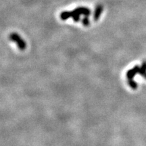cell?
Returning a JSON list of instances; mask_svg holds the SVG:
<instances>
[{
	"label": "cell",
	"mask_w": 146,
	"mask_h": 146,
	"mask_svg": "<svg viewBox=\"0 0 146 146\" xmlns=\"http://www.w3.org/2000/svg\"><path fill=\"white\" fill-rule=\"evenodd\" d=\"M82 23H83L84 26H89V24H90V21H89L88 17L85 16V18H83V20H82Z\"/></svg>",
	"instance_id": "8"
},
{
	"label": "cell",
	"mask_w": 146,
	"mask_h": 146,
	"mask_svg": "<svg viewBox=\"0 0 146 146\" xmlns=\"http://www.w3.org/2000/svg\"><path fill=\"white\" fill-rule=\"evenodd\" d=\"M146 73V61H144L141 66L139 67V74H141V76H143Z\"/></svg>",
	"instance_id": "7"
},
{
	"label": "cell",
	"mask_w": 146,
	"mask_h": 146,
	"mask_svg": "<svg viewBox=\"0 0 146 146\" xmlns=\"http://www.w3.org/2000/svg\"><path fill=\"white\" fill-rule=\"evenodd\" d=\"M72 18L73 21H74V22L77 23V22L80 20V15H78V14H76L75 12H74V16H73Z\"/></svg>",
	"instance_id": "9"
},
{
	"label": "cell",
	"mask_w": 146,
	"mask_h": 146,
	"mask_svg": "<svg viewBox=\"0 0 146 146\" xmlns=\"http://www.w3.org/2000/svg\"><path fill=\"white\" fill-rule=\"evenodd\" d=\"M74 12L78 15H84L86 17H89V16L91 14V10L89 8H83V7H80V8L74 9Z\"/></svg>",
	"instance_id": "3"
},
{
	"label": "cell",
	"mask_w": 146,
	"mask_h": 146,
	"mask_svg": "<svg viewBox=\"0 0 146 146\" xmlns=\"http://www.w3.org/2000/svg\"><path fill=\"white\" fill-rule=\"evenodd\" d=\"M74 15V11L70 12V11H64L60 14V18L62 21H66V20L70 18H72Z\"/></svg>",
	"instance_id": "5"
},
{
	"label": "cell",
	"mask_w": 146,
	"mask_h": 146,
	"mask_svg": "<svg viewBox=\"0 0 146 146\" xmlns=\"http://www.w3.org/2000/svg\"><path fill=\"white\" fill-rule=\"evenodd\" d=\"M139 72V66H135L133 68L130 69L127 71V77L128 79H133L137 74Z\"/></svg>",
	"instance_id": "2"
},
{
	"label": "cell",
	"mask_w": 146,
	"mask_h": 146,
	"mask_svg": "<svg viewBox=\"0 0 146 146\" xmlns=\"http://www.w3.org/2000/svg\"><path fill=\"white\" fill-rule=\"evenodd\" d=\"M9 39L11 41L15 42L16 44L17 45L20 50L23 51L26 49L27 47V44L25 43V41L22 39L21 36L19 35L16 33H12L9 36Z\"/></svg>",
	"instance_id": "1"
},
{
	"label": "cell",
	"mask_w": 146,
	"mask_h": 146,
	"mask_svg": "<svg viewBox=\"0 0 146 146\" xmlns=\"http://www.w3.org/2000/svg\"><path fill=\"white\" fill-rule=\"evenodd\" d=\"M143 78H145V79H146V73H145V74H144V75H143Z\"/></svg>",
	"instance_id": "10"
},
{
	"label": "cell",
	"mask_w": 146,
	"mask_h": 146,
	"mask_svg": "<svg viewBox=\"0 0 146 146\" xmlns=\"http://www.w3.org/2000/svg\"><path fill=\"white\" fill-rule=\"evenodd\" d=\"M103 10H104L103 5L101 4H99V5H97L96 8V10H95V12H94V20L95 21H97L99 20L100 16H101L102 12H103Z\"/></svg>",
	"instance_id": "4"
},
{
	"label": "cell",
	"mask_w": 146,
	"mask_h": 146,
	"mask_svg": "<svg viewBox=\"0 0 146 146\" xmlns=\"http://www.w3.org/2000/svg\"><path fill=\"white\" fill-rule=\"evenodd\" d=\"M128 84H129V87H130L132 89L135 90V89H137V83L133 79H128Z\"/></svg>",
	"instance_id": "6"
}]
</instances>
